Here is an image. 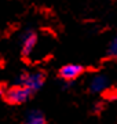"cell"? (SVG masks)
Instances as JSON below:
<instances>
[{
  "label": "cell",
  "mask_w": 117,
  "mask_h": 124,
  "mask_svg": "<svg viewBox=\"0 0 117 124\" xmlns=\"http://www.w3.org/2000/svg\"><path fill=\"white\" fill-rule=\"evenodd\" d=\"M33 95L29 88L22 87V85H13L6 91L4 101L10 105H21L25 103L26 101H29V98Z\"/></svg>",
  "instance_id": "obj_2"
},
{
  "label": "cell",
  "mask_w": 117,
  "mask_h": 124,
  "mask_svg": "<svg viewBox=\"0 0 117 124\" xmlns=\"http://www.w3.org/2000/svg\"><path fill=\"white\" fill-rule=\"evenodd\" d=\"M44 81H45V75L43 72H22L15 79V84L14 85L26 87L35 94L44 85Z\"/></svg>",
  "instance_id": "obj_1"
},
{
  "label": "cell",
  "mask_w": 117,
  "mask_h": 124,
  "mask_svg": "<svg viewBox=\"0 0 117 124\" xmlns=\"http://www.w3.org/2000/svg\"><path fill=\"white\" fill-rule=\"evenodd\" d=\"M109 87V80L103 75L94 76L90 81V91L91 93H102Z\"/></svg>",
  "instance_id": "obj_5"
},
{
  "label": "cell",
  "mask_w": 117,
  "mask_h": 124,
  "mask_svg": "<svg viewBox=\"0 0 117 124\" xmlns=\"http://www.w3.org/2000/svg\"><path fill=\"white\" fill-rule=\"evenodd\" d=\"M23 124H45V116L40 110H30L25 116Z\"/></svg>",
  "instance_id": "obj_6"
},
{
  "label": "cell",
  "mask_w": 117,
  "mask_h": 124,
  "mask_svg": "<svg viewBox=\"0 0 117 124\" xmlns=\"http://www.w3.org/2000/svg\"><path fill=\"white\" fill-rule=\"evenodd\" d=\"M6 91H7V90H6L4 87H3V85H0V99H4Z\"/></svg>",
  "instance_id": "obj_8"
},
{
  "label": "cell",
  "mask_w": 117,
  "mask_h": 124,
  "mask_svg": "<svg viewBox=\"0 0 117 124\" xmlns=\"http://www.w3.org/2000/svg\"><path fill=\"white\" fill-rule=\"evenodd\" d=\"M84 72V68L79 65V63H69V65H65L59 69V77L66 81V83H72L77 77H80Z\"/></svg>",
  "instance_id": "obj_4"
},
{
  "label": "cell",
  "mask_w": 117,
  "mask_h": 124,
  "mask_svg": "<svg viewBox=\"0 0 117 124\" xmlns=\"http://www.w3.org/2000/svg\"><path fill=\"white\" fill-rule=\"evenodd\" d=\"M108 57L110 58H114L117 59V35L114 36L109 44V48H108Z\"/></svg>",
  "instance_id": "obj_7"
},
{
  "label": "cell",
  "mask_w": 117,
  "mask_h": 124,
  "mask_svg": "<svg viewBox=\"0 0 117 124\" xmlns=\"http://www.w3.org/2000/svg\"><path fill=\"white\" fill-rule=\"evenodd\" d=\"M37 33L33 29H26L21 35V54L22 57H30L35 47L37 46Z\"/></svg>",
  "instance_id": "obj_3"
}]
</instances>
